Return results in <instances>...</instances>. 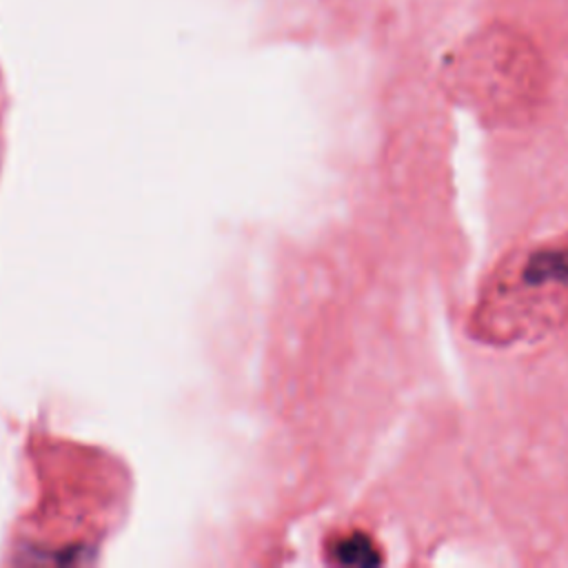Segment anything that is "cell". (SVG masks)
<instances>
[{"label":"cell","instance_id":"obj_1","mask_svg":"<svg viewBox=\"0 0 568 568\" xmlns=\"http://www.w3.org/2000/svg\"><path fill=\"white\" fill-rule=\"evenodd\" d=\"M335 557L344 566H377L379 555L373 546V541L364 535H351L342 539L335 548Z\"/></svg>","mask_w":568,"mask_h":568}]
</instances>
